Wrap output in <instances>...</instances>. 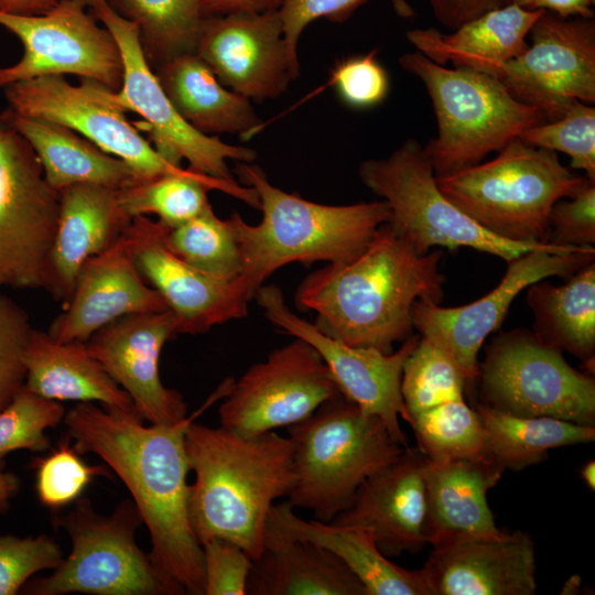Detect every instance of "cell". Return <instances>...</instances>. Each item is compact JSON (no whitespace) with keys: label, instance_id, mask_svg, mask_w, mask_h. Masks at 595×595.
Returning a JSON list of instances; mask_svg holds the SVG:
<instances>
[{"label":"cell","instance_id":"42","mask_svg":"<svg viewBox=\"0 0 595 595\" xmlns=\"http://www.w3.org/2000/svg\"><path fill=\"white\" fill-rule=\"evenodd\" d=\"M105 474L101 466L87 465L75 448L63 442L39 463L37 496L43 505L61 508L75 501L95 476Z\"/></svg>","mask_w":595,"mask_h":595},{"label":"cell","instance_id":"52","mask_svg":"<svg viewBox=\"0 0 595 595\" xmlns=\"http://www.w3.org/2000/svg\"><path fill=\"white\" fill-rule=\"evenodd\" d=\"M58 0H0V11L17 14H41L52 9Z\"/></svg>","mask_w":595,"mask_h":595},{"label":"cell","instance_id":"5","mask_svg":"<svg viewBox=\"0 0 595 595\" xmlns=\"http://www.w3.org/2000/svg\"><path fill=\"white\" fill-rule=\"evenodd\" d=\"M286 429L294 445L288 501L323 522L347 509L359 486L407 448L342 393Z\"/></svg>","mask_w":595,"mask_h":595},{"label":"cell","instance_id":"21","mask_svg":"<svg viewBox=\"0 0 595 595\" xmlns=\"http://www.w3.org/2000/svg\"><path fill=\"white\" fill-rule=\"evenodd\" d=\"M176 335L175 318L165 310L120 317L86 340L90 354L150 424H173L187 416L183 396L165 387L159 372L162 348Z\"/></svg>","mask_w":595,"mask_h":595},{"label":"cell","instance_id":"18","mask_svg":"<svg viewBox=\"0 0 595 595\" xmlns=\"http://www.w3.org/2000/svg\"><path fill=\"white\" fill-rule=\"evenodd\" d=\"M255 299L273 326L316 349L347 400L363 412L378 416L393 440L408 447L399 423V418L410 421L401 394V377L404 361L420 339L419 334H411L391 353L350 346L327 336L313 323L296 315L286 305L281 289L274 284L261 285Z\"/></svg>","mask_w":595,"mask_h":595},{"label":"cell","instance_id":"12","mask_svg":"<svg viewBox=\"0 0 595 595\" xmlns=\"http://www.w3.org/2000/svg\"><path fill=\"white\" fill-rule=\"evenodd\" d=\"M595 261L594 247L548 245L507 262L500 282L468 304L444 307L418 300L412 307L413 328L441 347L461 368L472 396L478 369V353L485 339L504 322L517 295L530 284L551 277L567 279Z\"/></svg>","mask_w":595,"mask_h":595},{"label":"cell","instance_id":"8","mask_svg":"<svg viewBox=\"0 0 595 595\" xmlns=\"http://www.w3.org/2000/svg\"><path fill=\"white\" fill-rule=\"evenodd\" d=\"M361 182L390 209V228L416 252L472 248L506 262L550 244L500 238L474 221L439 188L423 145L405 140L390 155L359 164Z\"/></svg>","mask_w":595,"mask_h":595},{"label":"cell","instance_id":"56","mask_svg":"<svg viewBox=\"0 0 595 595\" xmlns=\"http://www.w3.org/2000/svg\"><path fill=\"white\" fill-rule=\"evenodd\" d=\"M2 285H4V283H3V280L1 278V275H0V286H2Z\"/></svg>","mask_w":595,"mask_h":595},{"label":"cell","instance_id":"31","mask_svg":"<svg viewBox=\"0 0 595 595\" xmlns=\"http://www.w3.org/2000/svg\"><path fill=\"white\" fill-rule=\"evenodd\" d=\"M0 119L29 142L46 181L58 192L79 184L120 190L139 181L128 164L64 125L22 117L10 109Z\"/></svg>","mask_w":595,"mask_h":595},{"label":"cell","instance_id":"2","mask_svg":"<svg viewBox=\"0 0 595 595\" xmlns=\"http://www.w3.org/2000/svg\"><path fill=\"white\" fill-rule=\"evenodd\" d=\"M442 256L440 249L416 252L387 223L353 259L307 274L294 301L300 310L316 313L313 324L327 336L391 353L394 343L413 334V304L442 302Z\"/></svg>","mask_w":595,"mask_h":595},{"label":"cell","instance_id":"37","mask_svg":"<svg viewBox=\"0 0 595 595\" xmlns=\"http://www.w3.org/2000/svg\"><path fill=\"white\" fill-rule=\"evenodd\" d=\"M410 425L418 448L430 461L489 457L482 418L464 399L421 412L411 420Z\"/></svg>","mask_w":595,"mask_h":595},{"label":"cell","instance_id":"55","mask_svg":"<svg viewBox=\"0 0 595 595\" xmlns=\"http://www.w3.org/2000/svg\"><path fill=\"white\" fill-rule=\"evenodd\" d=\"M74 1L83 4L84 7L91 8L98 0H74Z\"/></svg>","mask_w":595,"mask_h":595},{"label":"cell","instance_id":"47","mask_svg":"<svg viewBox=\"0 0 595 595\" xmlns=\"http://www.w3.org/2000/svg\"><path fill=\"white\" fill-rule=\"evenodd\" d=\"M547 242L558 247H594L595 181L574 196L555 202L548 217Z\"/></svg>","mask_w":595,"mask_h":595},{"label":"cell","instance_id":"34","mask_svg":"<svg viewBox=\"0 0 595 595\" xmlns=\"http://www.w3.org/2000/svg\"><path fill=\"white\" fill-rule=\"evenodd\" d=\"M484 423L488 456L505 472H519L548 458L551 450L591 443L595 426L550 416H522L475 403Z\"/></svg>","mask_w":595,"mask_h":595},{"label":"cell","instance_id":"11","mask_svg":"<svg viewBox=\"0 0 595 595\" xmlns=\"http://www.w3.org/2000/svg\"><path fill=\"white\" fill-rule=\"evenodd\" d=\"M90 13L112 34L121 52L122 84L118 91H110V98L125 111H133L143 119L150 142L164 159L176 166L185 160L191 171L224 180L234 178L228 160L255 161L257 154L252 149L206 136L181 117L147 62L133 22L120 17L106 0H98Z\"/></svg>","mask_w":595,"mask_h":595},{"label":"cell","instance_id":"20","mask_svg":"<svg viewBox=\"0 0 595 595\" xmlns=\"http://www.w3.org/2000/svg\"><path fill=\"white\" fill-rule=\"evenodd\" d=\"M166 229L158 220L139 216L127 231L139 272L173 314L177 334H203L247 316L251 300L239 279H219L180 259L166 247Z\"/></svg>","mask_w":595,"mask_h":595},{"label":"cell","instance_id":"19","mask_svg":"<svg viewBox=\"0 0 595 595\" xmlns=\"http://www.w3.org/2000/svg\"><path fill=\"white\" fill-rule=\"evenodd\" d=\"M195 53L225 87L250 101L281 96L300 75L278 10L202 18Z\"/></svg>","mask_w":595,"mask_h":595},{"label":"cell","instance_id":"6","mask_svg":"<svg viewBox=\"0 0 595 595\" xmlns=\"http://www.w3.org/2000/svg\"><path fill=\"white\" fill-rule=\"evenodd\" d=\"M589 181L564 166L556 152L519 138L488 162L436 176L441 192L479 226L524 244H548L552 206Z\"/></svg>","mask_w":595,"mask_h":595},{"label":"cell","instance_id":"15","mask_svg":"<svg viewBox=\"0 0 595 595\" xmlns=\"http://www.w3.org/2000/svg\"><path fill=\"white\" fill-rule=\"evenodd\" d=\"M74 0H58L41 14L0 11V25L23 45L21 58L0 67V88L51 75H76L112 91L122 84L123 64L112 34Z\"/></svg>","mask_w":595,"mask_h":595},{"label":"cell","instance_id":"13","mask_svg":"<svg viewBox=\"0 0 595 595\" xmlns=\"http://www.w3.org/2000/svg\"><path fill=\"white\" fill-rule=\"evenodd\" d=\"M58 213L60 192L46 181L34 150L2 121L0 275L4 285L44 290Z\"/></svg>","mask_w":595,"mask_h":595},{"label":"cell","instance_id":"29","mask_svg":"<svg viewBox=\"0 0 595 595\" xmlns=\"http://www.w3.org/2000/svg\"><path fill=\"white\" fill-rule=\"evenodd\" d=\"M24 365V387L45 399L93 402L107 410L138 413L130 397L90 354L86 342H60L34 328L25 347Z\"/></svg>","mask_w":595,"mask_h":595},{"label":"cell","instance_id":"38","mask_svg":"<svg viewBox=\"0 0 595 595\" xmlns=\"http://www.w3.org/2000/svg\"><path fill=\"white\" fill-rule=\"evenodd\" d=\"M165 244L175 256L205 273L229 281L239 277L241 258L232 223L219 218L212 206L167 228Z\"/></svg>","mask_w":595,"mask_h":595},{"label":"cell","instance_id":"28","mask_svg":"<svg viewBox=\"0 0 595 595\" xmlns=\"http://www.w3.org/2000/svg\"><path fill=\"white\" fill-rule=\"evenodd\" d=\"M543 12L523 9L510 0L448 34L428 28L410 30L405 36L418 52L440 65L452 63L494 76L500 65L528 47L526 40Z\"/></svg>","mask_w":595,"mask_h":595},{"label":"cell","instance_id":"7","mask_svg":"<svg viewBox=\"0 0 595 595\" xmlns=\"http://www.w3.org/2000/svg\"><path fill=\"white\" fill-rule=\"evenodd\" d=\"M400 66L425 86L437 133L423 147L436 176L480 163L528 128L547 121L536 107L516 99L493 75L440 65L420 52L399 57Z\"/></svg>","mask_w":595,"mask_h":595},{"label":"cell","instance_id":"25","mask_svg":"<svg viewBox=\"0 0 595 595\" xmlns=\"http://www.w3.org/2000/svg\"><path fill=\"white\" fill-rule=\"evenodd\" d=\"M502 474L489 457L445 462L426 458L423 523L426 543L439 548L501 534L487 494Z\"/></svg>","mask_w":595,"mask_h":595},{"label":"cell","instance_id":"50","mask_svg":"<svg viewBox=\"0 0 595 595\" xmlns=\"http://www.w3.org/2000/svg\"><path fill=\"white\" fill-rule=\"evenodd\" d=\"M280 0H202V18L278 10Z\"/></svg>","mask_w":595,"mask_h":595},{"label":"cell","instance_id":"4","mask_svg":"<svg viewBox=\"0 0 595 595\" xmlns=\"http://www.w3.org/2000/svg\"><path fill=\"white\" fill-rule=\"evenodd\" d=\"M238 182L253 188L262 219L250 225L234 212L229 217L239 245L241 282L249 299L279 268L293 263L343 262L359 255L377 229L389 223L383 201L326 205L272 185L252 162H237Z\"/></svg>","mask_w":595,"mask_h":595},{"label":"cell","instance_id":"44","mask_svg":"<svg viewBox=\"0 0 595 595\" xmlns=\"http://www.w3.org/2000/svg\"><path fill=\"white\" fill-rule=\"evenodd\" d=\"M60 545L47 536H0V595H14L35 573L55 569Z\"/></svg>","mask_w":595,"mask_h":595},{"label":"cell","instance_id":"30","mask_svg":"<svg viewBox=\"0 0 595 595\" xmlns=\"http://www.w3.org/2000/svg\"><path fill=\"white\" fill-rule=\"evenodd\" d=\"M269 518L291 534L333 552L361 582L366 595H431L421 571L392 563L368 529L305 520L288 500L274 504Z\"/></svg>","mask_w":595,"mask_h":595},{"label":"cell","instance_id":"33","mask_svg":"<svg viewBox=\"0 0 595 595\" xmlns=\"http://www.w3.org/2000/svg\"><path fill=\"white\" fill-rule=\"evenodd\" d=\"M566 280L554 285L543 279L526 289L532 333L542 344L580 359L585 372L594 376L595 261Z\"/></svg>","mask_w":595,"mask_h":595},{"label":"cell","instance_id":"9","mask_svg":"<svg viewBox=\"0 0 595 595\" xmlns=\"http://www.w3.org/2000/svg\"><path fill=\"white\" fill-rule=\"evenodd\" d=\"M486 408L595 426V379L526 328L496 334L478 363L474 390ZM474 393V391H473Z\"/></svg>","mask_w":595,"mask_h":595},{"label":"cell","instance_id":"32","mask_svg":"<svg viewBox=\"0 0 595 595\" xmlns=\"http://www.w3.org/2000/svg\"><path fill=\"white\" fill-rule=\"evenodd\" d=\"M181 117L209 136H249L261 125L251 101L225 87L194 52L172 58L154 71Z\"/></svg>","mask_w":595,"mask_h":595},{"label":"cell","instance_id":"57","mask_svg":"<svg viewBox=\"0 0 595 595\" xmlns=\"http://www.w3.org/2000/svg\"><path fill=\"white\" fill-rule=\"evenodd\" d=\"M1 122H2V121H1V119H0V125H1Z\"/></svg>","mask_w":595,"mask_h":595},{"label":"cell","instance_id":"39","mask_svg":"<svg viewBox=\"0 0 595 595\" xmlns=\"http://www.w3.org/2000/svg\"><path fill=\"white\" fill-rule=\"evenodd\" d=\"M466 379L441 347L421 337L404 361L401 394L410 421L421 412L464 399Z\"/></svg>","mask_w":595,"mask_h":595},{"label":"cell","instance_id":"16","mask_svg":"<svg viewBox=\"0 0 595 595\" xmlns=\"http://www.w3.org/2000/svg\"><path fill=\"white\" fill-rule=\"evenodd\" d=\"M339 394L316 349L294 337L232 380L218 410L219 421L238 434L257 435L289 428Z\"/></svg>","mask_w":595,"mask_h":595},{"label":"cell","instance_id":"54","mask_svg":"<svg viewBox=\"0 0 595 595\" xmlns=\"http://www.w3.org/2000/svg\"><path fill=\"white\" fill-rule=\"evenodd\" d=\"M581 477L586 486L594 490L595 488V462L594 459L585 463L581 468Z\"/></svg>","mask_w":595,"mask_h":595},{"label":"cell","instance_id":"1","mask_svg":"<svg viewBox=\"0 0 595 595\" xmlns=\"http://www.w3.org/2000/svg\"><path fill=\"white\" fill-rule=\"evenodd\" d=\"M228 382L197 412L173 424H143L138 413L78 402L64 423L74 448L99 456L130 491L151 539L149 556L170 594L204 595L203 549L190 520V465L185 448L188 425Z\"/></svg>","mask_w":595,"mask_h":595},{"label":"cell","instance_id":"14","mask_svg":"<svg viewBox=\"0 0 595 595\" xmlns=\"http://www.w3.org/2000/svg\"><path fill=\"white\" fill-rule=\"evenodd\" d=\"M2 89L12 112L73 129L128 164L138 182L193 172L164 159L128 120L126 111L112 101L111 90L98 82L82 79L74 86L64 76L51 75L18 82Z\"/></svg>","mask_w":595,"mask_h":595},{"label":"cell","instance_id":"46","mask_svg":"<svg viewBox=\"0 0 595 595\" xmlns=\"http://www.w3.org/2000/svg\"><path fill=\"white\" fill-rule=\"evenodd\" d=\"M369 0H280L278 13L283 28V37L293 65L300 69L298 45L304 29L317 19L332 23L346 22L354 12ZM396 9L402 15H410L411 9L403 0H394Z\"/></svg>","mask_w":595,"mask_h":595},{"label":"cell","instance_id":"23","mask_svg":"<svg viewBox=\"0 0 595 595\" xmlns=\"http://www.w3.org/2000/svg\"><path fill=\"white\" fill-rule=\"evenodd\" d=\"M431 595H532L534 542L520 530L433 548L420 570Z\"/></svg>","mask_w":595,"mask_h":595},{"label":"cell","instance_id":"51","mask_svg":"<svg viewBox=\"0 0 595 595\" xmlns=\"http://www.w3.org/2000/svg\"><path fill=\"white\" fill-rule=\"evenodd\" d=\"M527 10H543L561 18H594V0H511Z\"/></svg>","mask_w":595,"mask_h":595},{"label":"cell","instance_id":"26","mask_svg":"<svg viewBox=\"0 0 595 595\" xmlns=\"http://www.w3.org/2000/svg\"><path fill=\"white\" fill-rule=\"evenodd\" d=\"M116 188L79 184L60 191V213L44 290L63 305L84 264L110 248L128 229Z\"/></svg>","mask_w":595,"mask_h":595},{"label":"cell","instance_id":"45","mask_svg":"<svg viewBox=\"0 0 595 595\" xmlns=\"http://www.w3.org/2000/svg\"><path fill=\"white\" fill-rule=\"evenodd\" d=\"M377 50L338 61L331 72V85L348 107L368 109L383 102L389 93V76L378 62Z\"/></svg>","mask_w":595,"mask_h":595},{"label":"cell","instance_id":"49","mask_svg":"<svg viewBox=\"0 0 595 595\" xmlns=\"http://www.w3.org/2000/svg\"><path fill=\"white\" fill-rule=\"evenodd\" d=\"M435 19L450 31L510 0H426Z\"/></svg>","mask_w":595,"mask_h":595},{"label":"cell","instance_id":"48","mask_svg":"<svg viewBox=\"0 0 595 595\" xmlns=\"http://www.w3.org/2000/svg\"><path fill=\"white\" fill-rule=\"evenodd\" d=\"M204 595H245L251 558L235 542L213 538L202 543Z\"/></svg>","mask_w":595,"mask_h":595},{"label":"cell","instance_id":"10","mask_svg":"<svg viewBox=\"0 0 595 595\" xmlns=\"http://www.w3.org/2000/svg\"><path fill=\"white\" fill-rule=\"evenodd\" d=\"M141 522L133 501H122L111 515L104 516L88 499L78 500L64 519L71 553L50 575L30 583L26 593L170 594L149 554L137 544L134 534Z\"/></svg>","mask_w":595,"mask_h":595},{"label":"cell","instance_id":"17","mask_svg":"<svg viewBox=\"0 0 595 595\" xmlns=\"http://www.w3.org/2000/svg\"><path fill=\"white\" fill-rule=\"evenodd\" d=\"M531 44L495 75L519 101L547 121L575 102L595 101L594 18H561L544 11L530 31Z\"/></svg>","mask_w":595,"mask_h":595},{"label":"cell","instance_id":"35","mask_svg":"<svg viewBox=\"0 0 595 595\" xmlns=\"http://www.w3.org/2000/svg\"><path fill=\"white\" fill-rule=\"evenodd\" d=\"M210 190L220 191L259 209V198L253 188L235 178H216L195 172L134 182L118 190L117 197L130 219L154 215L162 225L173 228L212 206L207 196Z\"/></svg>","mask_w":595,"mask_h":595},{"label":"cell","instance_id":"27","mask_svg":"<svg viewBox=\"0 0 595 595\" xmlns=\"http://www.w3.org/2000/svg\"><path fill=\"white\" fill-rule=\"evenodd\" d=\"M246 594L366 595L357 576L329 550L291 534L268 518Z\"/></svg>","mask_w":595,"mask_h":595},{"label":"cell","instance_id":"41","mask_svg":"<svg viewBox=\"0 0 595 595\" xmlns=\"http://www.w3.org/2000/svg\"><path fill=\"white\" fill-rule=\"evenodd\" d=\"M60 401L45 399L25 387L0 411V458L18 450L33 452L50 447L47 429L64 419Z\"/></svg>","mask_w":595,"mask_h":595},{"label":"cell","instance_id":"53","mask_svg":"<svg viewBox=\"0 0 595 595\" xmlns=\"http://www.w3.org/2000/svg\"><path fill=\"white\" fill-rule=\"evenodd\" d=\"M19 482L14 475L3 470L2 462L0 461V509L18 490Z\"/></svg>","mask_w":595,"mask_h":595},{"label":"cell","instance_id":"36","mask_svg":"<svg viewBox=\"0 0 595 595\" xmlns=\"http://www.w3.org/2000/svg\"><path fill=\"white\" fill-rule=\"evenodd\" d=\"M106 1L138 26L143 54L153 71L176 56L195 52L202 0Z\"/></svg>","mask_w":595,"mask_h":595},{"label":"cell","instance_id":"22","mask_svg":"<svg viewBox=\"0 0 595 595\" xmlns=\"http://www.w3.org/2000/svg\"><path fill=\"white\" fill-rule=\"evenodd\" d=\"M127 230L80 269L68 301L47 329L56 340L86 342L120 317L167 310L139 272Z\"/></svg>","mask_w":595,"mask_h":595},{"label":"cell","instance_id":"3","mask_svg":"<svg viewBox=\"0 0 595 595\" xmlns=\"http://www.w3.org/2000/svg\"><path fill=\"white\" fill-rule=\"evenodd\" d=\"M185 448L195 475L188 510L198 542L226 539L256 560L274 501L294 483L292 440L274 431L246 436L192 422Z\"/></svg>","mask_w":595,"mask_h":595},{"label":"cell","instance_id":"24","mask_svg":"<svg viewBox=\"0 0 595 595\" xmlns=\"http://www.w3.org/2000/svg\"><path fill=\"white\" fill-rule=\"evenodd\" d=\"M425 464L426 456L418 447L408 446L397 459L368 477L349 507L331 522L370 530L386 556L420 551L426 544Z\"/></svg>","mask_w":595,"mask_h":595},{"label":"cell","instance_id":"43","mask_svg":"<svg viewBox=\"0 0 595 595\" xmlns=\"http://www.w3.org/2000/svg\"><path fill=\"white\" fill-rule=\"evenodd\" d=\"M33 329L26 311L0 293V411L24 388V351Z\"/></svg>","mask_w":595,"mask_h":595},{"label":"cell","instance_id":"40","mask_svg":"<svg viewBox=\"0 0 595 595\" xmlns=\"http://www.w3.org/2000/svg\"><path fill=\"white\" fill-rule=\"evenodd\" d=\"M519 139L566 154L571 167L595 181V108L591 104L575 101L562 117L526 129Z\"/></svg>","mask_w":595,"mask_h":595}]
</instances>
